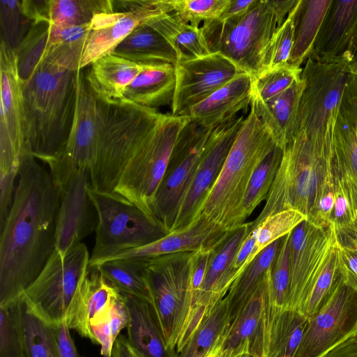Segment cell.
I'll return each mask as SVG.
<instances>
[{"label":"cell","mask_w":357,"mask_h":357,"mask_svg":"<svg viewBox=\"0 0 357 357\" xmlns=\"http://www.w3.org/2000/svg\"><path fill=\"white\" fill-rule=\"evenodd\" d=\"M13 199L0 228V306L17 300L54 250L60 189L25 142Z\"/></svg>","instance_id":"obj_1"},{"label":"cell","mask_w":357,"mask_h":357,"mask_svg":"<svg viewBox=\"0 0 357 357\" xmlns=\"http://www.w3.org/2000/svg\"><path fill=\"white\" fill-rule=\"evenodd\" d=\"M76 73L47 53L29 79L22 82L25 142L32 155L45 164L61 151L70 132Z\"/></svg>","instance_id":"obj_2"},{"label":"cell","mask_w":357,"mask_h":357,"mask_svg":"<svg viewBox=\"0 0 357 357\" xmlns=\"http://www.w3.org/2000/svg\"><path fill=\"white\" fill-rule=\"evenodd\" d=\"M96 97L97 139L89 167L91 187L113 192L123 170L165 114L124 98Z\"/></svg>","instance_id":"obj_3"},{"label":"cell","mask_w":357,"mask_h":357,"mask_svg":"<svg viewBox=\"0 0 357 357\" xmlns=\"http://www.w3.org/2000/svg\"><path fill=\"white\" fill-rule=\"evenodd\" d=\"M275 146L250 109L197 216L203 215L227 231L243 225V202L250 180L258 165Z\"/></svg>","instance_id":"obj_4"},{"label":"cell","mask_w":357,"mask_h":357,"mask_svg":"<svg viewBox=\"0 0 357 357\" xmlns=\"http://www.w3.org/2000/svg\"><path fill=\"white\" fill-rule=\"evenodd\" d=\"M298 1L255 0L236 18L204 22L201 26L211 53H219L252 78L262 70L274 34Z\"/></svg>","instance_id":"obj_5"},{"label":"cell","mask_w":357,"mask_h":357,"mask_svg":"<svg viewBox=\"0 0 357 357\" xmlns=\"http://www.w3.org/2000/svg\"><path fill=\"white\" fill-rule=\"evenodd\" d=\"M333 155V150L321 148L303 135H296L282 150L266 204L250 222L251 228L266 216L284 210H296L307 218L322 191L335 183Z\"/></svg>","instance_id":"obj_6"},{"label":"cell","mask_w":357,"mask_h":357,"mask_svg":"<svg viewBox=\"0 0 357 357\" xmlns=\"http://www.w3.org/2000/svg\"><path fill=\"white\" fill-rule=\"evenodd\" d=\"M307 59L301 74L305 86L295 135L301 134L312 144L333 150L350 63L345 59L321 61L310 56Z\"/></svg>","instance_id":"obj_7"},{"label":"cell","mask_w":357,"mask_h":357,"mask_svg":"<svg viewBox=\"0 0 357 357\" xmlns=\"http://www.w3.org/2000/svg\"><path fill=\"white\" fill-rule=\"evenodd\" d=\"M98 216L89 266L114 255L152 243L169 234L163 225L115 192L87 188Z\"/></svg>","instance_id":"obj_8"},{"label":"cell","mask_w":357,"mask_h":357,"mask_svg":"<svg viewBox=\"0 0 357 357\" xmlns=\"http://www.w3.org/2000/svg\"><path fill=\"white\" fill-rule=\"evenodd\" d=\"M193 252H177L146 260L151 304L167 347L176 351L192 310L190 271Z\"/></svg>","instance_id":"obj_9"},{"label":"cell","mask_w":357,"mask_h":357,"mask_svg":"<svg viewBox=\"0 0 357 357\" xmlns=\"http://www.w3.org/2000/svg\"><path fill=\"white\" fill-rule=\"evenodd\" d=\"M190 120L185 116L165 114L155 130L123 170L113 192L153 215L151 208L155 193L167 170L174 144Z\"/></svg>","instance_id":"obj_10"},{"label":"cell","mask_w":357,"mask_h":357,"mask_svg":"<svg viewBox=\"0 0 357 357\" xmlns=\"http://www.w3.org/2000/svg\"><path fill=\"white\" fill-rule=\"evenodd\" d=\"M86 245L79 243L65 256L56 250L22 296L43 318L54 325L64 321L79 283L89 266Z\"/></svg>","instance_id":"obj_11"},{"label":"cell","mask_w":357,"mask_h":357,"mask_svg":"<svg viewBox=\"0 0 357 357\" xmlns=\"http://www.w3.org/2000/svg\"><path fill=\"white\" fill-rule=\"evenodd\" d=\"M357 335V282L339 272L318 311L310 318L295 357H321Z\"/></svg>","instance_id":"obj_12"},{"label":"cell","mask_w":357,"mask_h":357,"mask_svg":"<svg viewBox=\"0 0 357 357\" xmlns=\"http://www.w3.org/2000/svg\"><path fill=\"white\" fill-rule=\"evenodd\" d=\"M213 128L199 126L190 120L183 128L174 144L151 208L153 215L169 233L180 204L192 183Z\"/></svg>","instance_id":"obj_13"},{"label":"cell","mask_w":357,"mask_h":357,"mask_svg":"<svg viewBox=\"0 0 357 357\" xmlns=\"http://www.w3.org/2000/svg\"><path fill=\"white\" fill-rule=\"evenodd\" d=\"M0 178L15 181L25 142L22 81L15 50L1 40Z\"/></svg>","instance_id":"obj_14"},{"label":"cell","mask_w":357,"mask_h":357,"mask_svg":"<svg viewBox=\"0 0 357 357\" xmlns=\"http://www.w3.org/2000/svg\"><path fill=\"white\" fill-rule=\"evenodd\" d=\"M76 77V109L70 132L61 151L47 164L59 189L80 168L89 169L96 145V94L86 81L85 68L77 70Z\"/></svg>","instance_id":"obj_15"},{"label":"cell","mask_w":357,"mask_h":357,"mask_svg":"<svg viewBox=\"0 0 357 357\" xmlns=\"http://www.w3.org/2000/svg\"><path fill=\"white\" fill-rule=\"evenodd\" d=\"M337 241L332 222L321 227L305 220L291 231L287 309L301 312L327 255Z\"/></svg>","instance_id":"obj_16"},{"label":"cell","mask_w":357,"mask_h":357,"mask_svg":"<svg viewBox=\"0 0 357 357\" xmlns=\"http://www.w3.org/2000/svg\"><path fill=\"white\" fill-rule=\"evenodd\" d=\"M112 4L113 13L97 15L91 21L79 69L112 54L137 26L154 17L168 13L162 0H112Z\"/></svg>","instance_id":"obj_17"},{"label":"cell","mask_w":357,"mask_h":357,"mask_svg":"<svg viewBox=\"0 0 357 357\" xmlns=\"http://www.w3.org/2000/svg\"><path fill=\"white\" fill-rule=\"evenodd\" d=\"M245 118L242 115L236 116L215 127L211 131L192 183L180 204L171 232L183 229L197 217Z\"/></svg>","instance_id":"obj_18"},{"label":"cell","mask_w":357,"mask_h":357,"mask_svg":"<svg viewBox=\"0 0 357 357\" xmlns=\"http://www.w3.org/2000/svg\"><path fill=\"white\" fill-rule=\"evenodd\" d=\"M176 88L172 107L173 116L202 102L238 75L243 73L219 53L177 61L174 64Z\"/></svg>","instance_id":"obj_19"},{"label":"cell","mask_w":357,"mask_h":357,"mask_svg":"<svg viewBox=\"0 0 357 357\" xmlns=\"http://www.w3.org/2000/svg\"><path fill=\"white\" fill-rule=\"evenodd\" d=\"M90 184L89 169L84 167L60 189L54 250L63 256L96 229L98 216L87 192Z\"/></svg>","instance_id":"obj_20"},{"label":"cell","mask_w":357,"mask_h":357,"mask_svg":"<svg viewBox=\"0 0 357 357\" xmlns=\"http://www.w3.org/2000/svg\"><path fill=\"white\" fill-rule=\"evenodd\" d=\"M270 268L231 321L221 344L220 357H235L241 354L266 357Z\"/></svg>","instance_id":"obj_21"},{"label":"cell","mask_w":357,"mask_h":357,"mask_svg":"<svg viewBox=\"0 0 357 357\" xmlns=\"http://www.w3.org/2000/svg\"><path fill=\"white\" fill-rule=\"evenodd\" d=\"M120 294L97 266H89L79 283L64 322L70 329L95 343L91 326L109 318Z\"/></svg>","instance_id":"obj_22"},{"label":"cell","mask_w":357,"mask_h":357,"mask_svg":"<svg viewBox=\"0 0 357 357\" xmlns=\"http://www.w3.org/2000/svg\"><path fill=\"white\" fill-rule=\"evenodd\" d=\"M230 231L198 215L183 229L172 231L149 245L120 252L106 261L117 259L148 260L169 254L212 248L220 243Z\"/></svg>","instance_id":"obj_23"},{"label":"cell","mask_w":357,"mask_h":357,"mask_svg":"<svg viewBox=\"0 0 357 357\" xmlns=\"http://www.w3.org/2000/svg\"><path fill=\"white\" fill-rule=\"evenodd\" d=\"M357 43V0L333 1L309 56L351 62Z\"/></svg>","instance_id":"obj_24"},{"label":"cell","mask_w":357,"mask_h":357,"mask_svg":"<svg viewBox=\"0 0 357 357\" xmlns=\"http://www.w3.org/2000/svg\"><path fill=\"white\" fill-rule=\"evenodd\" d=\"M252 89V77L241 73L180 116H188L199 126L215 128L234 119L240 111L250 106Z\"/></svg>","instance_id":"obj_25"},{"label":"cell","mask_w":357,"mask_h":357,"mask_svg":"<svg viewBox=\"0 0 357 357\" xmlns=\"http://www.w3.org/2000/svg\"><path fill=\"white\" fill-rule=\"evenodd\" d=\"M305 86L300 78L286 91L264 102L252 93L254 111L275 145L282 150L294 137L301 95Z\"/></svg>","instance_id":"obj_26"},{"label":"cell","mask_w":357,"mask_h":357,"mask_svg":"<svg viewBox=\"0 0 357 357\" xmlns=\"http://www.w3.org/2000/svg\"><path fill=\"white\" fill-rule=\"evenodd\" d=\"M129 321L127 339L144 357H178L167 345L163 332L151 303L124 294Z\"/></svg>","instance_id":"obj_27"},{"label":"cell","mask_w":357,"mask_h":357,"mask_svg":"<svg viewBox=\"0 0 357 357\" xmlns=\"http://www.w3.org/2000/svg\"><path fill=\"white\" fill-rule=\"evenodd\" d=\"M249 231L250 223L245 222L230 231L215 248L192 311L201 310L206 312L218 301L225 298L234 282L230 273L231 261Z\"/></svg>","instance_id":"obj_28"},{"label":"cell","mask_w":357,"mask_h":357,"mask_svg":"<svg viewBox=\"0 0 357 357\" xmlns=\"http://www.w3.org/2000/svg\"><path fill=\"white\" fill-rule=\"evenodd\" d=\"M29 8L35 23L60 26L89 24L96 15L114 12L112 0H29Z\"/></svg>","instance_id":"obj_29"},{"label":"cell","mask_w":357,"mask_h":357,"mask_svg":"<svg viewBox=\"0 0 357 357\" xmlns=\"http://www.w3.org/2000/svg\"><path fill=\"white\" fill-rule=\"evenodd\" d=\"M176 88L174 66L169 63L144 64L143 69L126 89L123 98L156 109L172 105Z\"/></svg>","instance_id":"obj_30"},{"label":"cell","mask_w":357,"mask_h":357,"mask_svg":"<svg viewBox=\"0 0 357 357\" xmlns=\"http://www.w3.org/2000/svg\"><path fill=\"white\" fill-rule=\"evenodd\" d=\"M143 67L144 64L109 54L85 68L86 79L96 96L121 99Z\"/></svg>","instance_id":"obj_31"},{"label":"cell","mask_w":357,"mask_h":357,"mask_svg":"<svg viewBox=\"0 0 357 357\" xmlns=\"http://www.w3.org/2000/svg\"><path fill=\"white\" fill-rule=\"evenodd\" d=\"M310 318L298 310L280 309L271 301L268 311L266 357H295Z\"/></svg>","instance_id":"obj_32"},{"label":"cell","mask_w":357,"mask_h":357,"mask_svg":"<svg viewBox=\"0 0 357 357\" xmlns=\"http://www.w3.org/2000/svg\"><path fill=\"white\" fill-rule=\"evenodd\" d=\"M112 54L138 64L174 66L178 61L176 52L167 40L146 23L133 29Z\"/></svg>","instance_id":"obj_33"},{"label":"cell","mask_w":357,"mask_h":357,"mask_svg":"<svg viewBox=\"0 0 357 357\" xmlns=\"http://www.w3.org/2000/svg\"><path fill=\"white\" fill-rule=\"evenodd\" d=\"M146 24L167 40L176 52L178 61L201 58L211 54L202 27L185 23L172 13L154 17Z\"/></svg>","instance_id":"obj_34"},{"label":"cell","mask_w":357,"mask_h":357,"mask_svg":"<svg viewBox=\"0 0 357 357\" xmlns=\"http://www.w3.org/2000/svg\"><path fill=\"white\" fill-rule=\"evenodd\" d=\"M332 3L333 0H298L289 64L301 67L309 56Z\"/></svg>","instance_id":"obj_35"},{"label":"cell","mask_w":357,"mask_h":357,"mask_svg":"<svg viewBox=\"0 0 357 357\" xmlns=\"http://www.w3.org/2000/svg\"><path fill=\"white\" fill-rule=\"evenodd\" d=\"M230 323L228 305L223 298L207 310L178 357H207L221 345Z\"/></svg>","instance_id":"obj_36"},{"label":"cell","mask_w":357,"mask_h":357,"mask_svg":"<svg viewBox=\"0 0 357 357\" xmlns=\"http://www.w3.org/2000/svg\"><path fill=\"white\" fill-rule=\"evenodd\" d=\"M19 305L26 357H59L55 325L33 309L22 294Z\"/></svg>","instance_id":"obj_37"},{"label":"cell","mask_w":357,"mask_h":357,"mask_svg":"<svg viewBox=\"0 0 357 357\" xmlns=\"http://www.w3.org/2000/svg\"><path fill=\"white\" fill-rule=\"evenodd\" d=\"M96 266L120 293L151 303L146 260L110 259Z\"/></svg>","instance_id":"obj_38"},{"label":"cell","mask_w":357,"mask_h":357,"mask_svg":"<svg viewBox=\"0 0 357 357\" xmlns=\"http://www.w3.org/2000/svg\"><path fill=\"white\" fill-rule=\"evenodd\" d=\"M281 239L261 251L231 284L225 296L231 321L244 307L266 272L271 268Z\"/></svg>","instance_id":"obj_39"},{"label":"cell","mask_w":357,"mask_h":357,"mask_svg":"<svg viewBox=\"0 0 357 357\" xmlns=\"http://www.w3.org/2000/svg\"><path fill=\"white\" fill-rule=\"evenodd\" d=\"M282 150L275 146L255 170L247 187L242 209V221L247 218L269 193L280 165Z\"/></svg>","instance_id":"obj_40"},{"label":"cell","mask_w":357,"mask_h":357,"mask_svg":"<svg viewBox=\"0 0 357 357\" xmlns=\"http://www.w3.org/2000/svg\"><path fill=\"white\" fill-rule=\"evenodd\" d=\"M50 48V24L38 22L31 26L20 45L15 49L17 70L22 82L29 79Z\"/></svg>","instance_id":"obj_41"},{"label":"cell","mask_w":357,"mask_h":357,"mask_svg":"<svg viewBox=\"0 0 357 357\" xmlns=\"http://www.w3.org/2000/svg\"><path fill=\"white\" fill-rule=\"evenodd\" d=\"M307 217L298 211L288 209L264 218L250 231L255 241L257 255L267 246L291 232Z\"/></svg>","instance_id":"obj_42"},{"label":"cell","mask_w":357,"mask_h":357,"mask_svg":"<svg viewBox=\"0 0 357 357\" xmlns=\"http://www.w3.org/2000/svg\"><path fill=\"white\" fill-rule=\"evenodd\" d=\"M230 0H162L168 13L179 20L199 26L200 22L217 20Z\"/></svg>","instance_id":"obj_43"},{"label":"cell","mask_w":357,"mask_h":357,"mask_svg":"<svg viewBox=\"0 0 357 357\" xmlns=\"http://www.w3.org/2000/svg\"><path fill=\"white\" fill-rule=\"evenodd\" d=\"M1 40L15 50L34 22L27 14L23 0L0 1Z\"/></svg>","instance_id":"obj_44"},{"label":"cell","mask_w":357,"mask_h":357,"mask_svg":"<svg viewBox=\"0 0 357 357\" xmlns=\"http://www.w3.org/2000/svg\"><path fill=\"white\" fill-rule=\"evenodd\" d=\"M19 298L0 306V357H26Z\"/></svg>","instance_id":"obj_45"},{"label":"cell","mask_w":357,"mask_h":357,"mask_svg":"<svg viewBox=\"0 0 357 357\" xmlns=\"http://www.w3.org/2000/svg\"><path fill=\"white\" fill-rule=\"evenodd\" d=\"M339 243L333 246L306 298L301 312L310 318L329 294L339 272Z\"/></svg>","instance_id":"obj_46"},{"label":"cell","mask_w":357,"mask_h":357,"mask_svg":"<svg viewBox=\"0 0 357 357\" xmlns=\"http://www.w3.org/2000/svg\"><path fill=\"white\" fill-rule=\"evenodd\" d=\"M291 232L282 238L270 268L269 294L272 304L286 308L289 285V247Z\"/></svg>","instance_id":"obj_47"},{"label":"cell","mask_w":357,"mask_h":357,"mask_svg":"<svg viewBox=\"0 0 357 357\" xmlns=\"http://www.w3.org/2000/svg\"><path fill=\"white\" fill-rule=\"evenodd\" d=\"M302 68L288 63L252 79V93L264 102L280 95L301 78Z\"/></svg>","instance_id":"obj_48"},{"label":"cell","mask_w":357,"mask_h":357,"mask_svg":"<svg viewBox=\"0 0 357 357\" xmlns=\"http://www.w3.org/2000/svg\"><path fill=\"white\" fill-rule=\"evenodd\" d=\"M129 321L128 311L123 294L116 300L108 319L91 326L95 343L100 345V354L112 357L114 343L121 331L127 327Z\"/></svg>","instance_id":"obj_49"},{"label":"cell","mask_w":357,"mask_h":357,"mask_svg":"<svg viewBox=\"0 0 357 357\" xmlns=\"http://www.w3.org/2000/svg\"><path fill=\"white\" fill-rule=\"evenodd\" d=\"M296 5L271 39L259 75L289 63L294 40V17Z\"/></svg>","instance_id":"obj_50"},{"label":"cell","mask_w":357,"mask_h":357,"mask_svg":"<svg viewBox=\"0 0 357 357\" xmlns=\"http://www.w3.org/2000/svg\"><path fill=\"white\" fill-rule=\"evenodd\" d=\"M217 246L212 248L195 251L192 254L190 271V290L192 298V310L199 295L210 261Z\"/></svg>","instance_id":"obj_51"},{"label":"cell","mask_w":357,"mask_h":357,"mask_svg":"<svg viewBox=\"0 0 357 357\" xmlns=\"http://www.w3.org/2000/svg\"><path fill=\"white\" fill-rule=\"evenodd\" d=\"M59 357H79L70 328L63 321L55 325Z\"/></svg>","instance_id":"obj_52"},{"label":"cell","mask_w":357,"mask_h":357,"mask_svg":"<svg viewBox=\"0 0 357 357\" xmlns=\"http://www.w3.org/2000/svg\"><path fill=\"white\" fill-rule=\"evenodd\" d=\"M339 269L357 282V248L339 244Z\"/></svg>","instance_id":"obj_53"},{"label":"cell","mask_w":357,"mask_h":357,"mask_svg":"<svg viewBox=\"0 0 357 357\" xmlns=\"http://www.w3.org/2000/svg\"><path fill=\"white\" fill-rule=\"evenodd\" d=\"M321 357H357V335L338 344Z\"/></svg>","instance_id":"obj_54"},{"label":"cell","mask_w":357,"mask_h":357,"mask_svg":"<svg viewBox=\"0 0 357 357\" xmlns=\"http://www.w3.org/2000/svg\"><path fill=\"white\" fill-rule=\"evenodd\" d=\"M255 0H230L225 11L218 21L225 22L245 13L251 7Z\"/></svg>","instance_id":"obj_55"},{"label":"cell","mask_w":357,"mask_h":357,"mask_svg":"<svg viewBox=\"0 0 357 357\" xmlns=\"http://www.w3.org/2000/svg\"><path fill=\"white\" fill-rule=\"evenodd\" d=\"M112 357H144L128 342L127 337L119 335L114 343Z\"/></svg>","instance_id":"obj_56"},{"label":"cell","mask_w":357,"mask_h":357,"mask_svg":"<svg viewBox=\"0 0 357 357\" xmlns=\"http://www.w3.org/2000/svg\"><path fill=\"white\" fill-rule=\"evenodd\" d=\"M350 73L357 75V43L354 49L351 61L349 65Z\"/></svg>","instance_id":"obj_57"},{"label":"cell","mask_w":357,"mask_h":357,"mask_svg":"<svg viewBox=\"0 0 357 357\" xmlns=\"http://www.w3.org/2000/svg\"><path fill=\"white\" fill-rule=\"evenodd\" d=\"M220 349L221 345L218 347L216 349H215L210 355H208L207 357H220Z\"/></svg>","instance_id":"obj_58"},{"label":"cell","mask_w":357,"mask_h":357,"mask_svg":"<svg viewBox=\"0 0 357 357\" xmlns=\"http://www.w3.org/2000/svg\"><path fill=\"white\" fill-rule=\"evenodd\" d=\"M235 357H257L250 354H241Z\"/></svg>","instance_id":"obj_59"},{"label":"cell","mask_w":357,"mask_h":357,"mask_svg":"<svg viewBox=\"0 0 357 357\" xmlns=\"http://www.w3.org/2000/svg\"><path fill=\"white\" fill-rule=\"evenodd\" d=\"M347 247L357 248V239L354 241L350 245Z\"/></svg>","instance_id":"obj_60"},{"label":"cell","mask_w":357,"mask_h":357,"mask_svg":"<svg viewBox=\"0 0 357 357\" xmlns=\"http://www.w3.org/2000/svg\"><path fill=\"white\" fill-rule=\"evenodd\" d=\"M287 357H289V356H287Z\"/></svg>","instance_id":"obj_61"}]
</instances>
